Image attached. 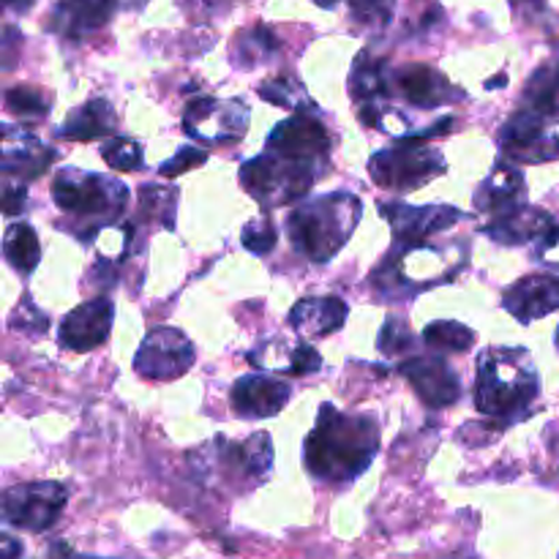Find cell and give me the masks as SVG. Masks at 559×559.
Masks as SVG:
<instances>
[{
	"instance_id": "obj_1",
	"label": "cell",
	"mask_w": 559,
	"mask_h": 559,
	"mask_svg": "<svg viewBox=\"0 0 559 559\" xmlns=\"http://www.w3.org/2000/svg\"><path fill=\"white\" fill-rule=\"evenodd\" d=\"M380 453V424L371 415L338 413L322 404L317 424L304 442V467L328 484H353Z\"/></svg>"
},
{
	"instance_id": "obj_2",
	"label": "cell",
	"mask_w": 559,
	"mask_h": 559,
	"mask_svg": "<svg viewBox=\"0 0 559 559\" xmlns=\"http://www.w3.org/2000/svg\"><path fill=\"white\" fill-rule=\"evenodd\" d=\"M540 396V377L522 347H491L480 355L475 407L500 429L519 424Z\"/></svg>"
},
{
	"instance_id": "obj_3",
	"label": "cell",
	"mask_w": 559,
	"mask_h": 559,
	"mask_svg": "<svg viewBox=\"0 0 559 559\" xmlns=\"http://www.w3.org/2000/svg\"><path fill=\"white\" fill-rule=\"evenodd\" d=\"M364 216V202L349 191L309 197L287 218L293 249L314 265H325L347 246Z\"/></svg>"
},
{
	"instance_id": "obj_4",
	"label": "cell",
	"mask_w": 559,
	"mask_h": 559,
	"mask_svg": "<svg viewBox=\"0 0 559 559\" xmlns=\"http://www.w3.org/2000/svg\"><path fill=\"white\" fill-rule=\"evenodd\" d=\"M464 262L429 243H399L371 273V287L385 300H407L437 284H448Z\"/></svg>"
},
{
	"instance_id": "obj_5",
	"label": "cell",
	"mask_w": 559,
	"mask_h": 559,
	"mask_svg": "<svg viewBox=\"0 0 559 559\" xmlns=\"http://www.w3.org/2000/svg\"><path fill=\"white\" fill-rule=\"evenodd\" d=\"M322 175H325V167L273 151H262L260 156L240 164V186L257 205H262V211H276V207L304 200Z\"/></svg>"
},
{
	"instance_id": "obj_6",
	"label": "cell",
	"mask_w": 559,
	"mask_h": 559,
	"mask_svg": "<svg viewBox=\"0 0 559 559\" xmlns=\"http://www.w3.org/2000/svg\"><path fill=\"white\" fill-rule=\"evenodd\" d=\"M52 200L69 216L91 222V240L98 229L120 216L129 202V189L118 178L82 169H60L52 180Z\"/></svg>"
},
{
	"instance_id": "obj_7",
	"label": "cell",
	"mask_w": 559,
	"mask_h": 559,
	"mask_svg": "<svg viewBox=\"0 0 559 559\" xmlns=\"http://www.w3.org/2000/svg\"><path fill=\"white\" fill-rule=\"evenodd\" d=\"M191 462L197 464V475L205 478H222L233 489H254L257 484L271 475L273 467V442L271 437L251 435L246 440L233 442L216 437L213 442L202 445L200 451L191 453Z\"/></svg>"
},
{
	"instance_id": "obj_8",
	"label": "cell",
	"mask_w": 559,
	"mask_h": 559,
	"mask_svg": "<svg viewBox=\"0 0 559 559\" xmlns=\"http://www.w3.org/2000/svg\"><path fill=\"white\" fill-rule=\"evenodd\" d=\"M445 156L420 140H402L399 145L377 151L369 158L371 180L380 189L396 191V194L431 183L435 178L445 175Z\"/></svg>"
},
{
	"instance_id": "obj_9",
	"label": "cell",
	"mask_w": 559,
	"mask_h": 559,
	"mask_svg": "<svg viewBox=\"0 0 559 559\" xmlns=\"http://www.w3.org/2000/svg\"><path fill=\"white\" fill-rule=\"evenodd\" d=\"M66 502H69V491L58 480H27V484L5 489L3 519L5 524L25 533H44L58 524Z\"/></svg>"
},
{
	"instance_id": "obj_10",
	"label": "cell",
	"mask_w": 559,
	"mask_h": 559,
	"mask_svg": "<svg viewBox=\"0 0 559 559\" xmlns=\"http://www.w3.org/2000/svg\"><path fill=\"white\" fill-rule=\"evenodd\" d=\"M249 129V107L240 98L197 96L191 98L183 112V131L205 145H233L243 140Z\"/></svg>"
},
{
	"instance_id": "obj_11",
	"label": "cell",
	"mask_w": 559,
	"mask_h": 559,
	"mask_svg": "<svg viewBox=\"0 0 559 559\" xmlns=\"http://www.w3.org/2000/svg\"><path fill=\"white\" fill-rule=\"evenodd\" d=\"M500 147L519 164H546L559 158V118L519 109L500 131Z\"/></svg>"
},
{
	"instance_id": "obj_12",
	"label": "cell",
	"mask_w": 559,
	"mask_h": 559,
	"mask_svg": "<svg viewBox=\"0 0 559 559\" xmlns=\"http://www.w3.org/2000/svg\"><path fill=\"white\" fill-rule=\"evenodd\" d=\"M197 349L178 328H153L134 355L136 374L145 380L167 382L183 377L194 366Z\"/></svg>"
},
{
	"instance_id": "obj_13",
	"label": "cell",
	"mask_w": 559,
	"mask_h": 559,
	"mask_svg": "<svg viewBox=\"0 0 559 559\" xmlns=\"http://www.w3.org/2000/svg\"><path fill=\"white\" fill-rule=\"evenodd\" d=\"M265 151L298 158V162L331 167V134L314 112H295L267 134Z\"/></svg>"
},
{
	"instance_id": "obj_14",
	"label": "cell",
	"mask_w": 559,
	"mask_h": 559,
	"mask_svg": "<svg viewBox=\"0 0 559 559\" xmlns=\"http://www.w3.org/2000/svg\"><path fill=\"white\" fill-rule=\"evenodd\" d=\"M399 374L413 385L420 402L431 409H445L462 399V380L440 355H418L399 364Z\"/></svg>"
},
{
	"instance_id": "obj_15",
	"label": "cell",
	"mask_w": 559,
	"mask_h": 559,
	"mask_svg": "<svg viewBox=\"0 0 559 559\" xmlns=\"http://www.w3.org/2000/svg\"><path fill=\"white\" fill-rule=\"evenodd\" d=\"M380 213L391 224L396 243H426L464 218V213L453 205H407V202L380 205Z\"/></svg>"
},
{
	"instance_id": "obj_16",
	"label": "cell",
	"mask_w": 559,
	"mask_h": 559,
	"mask_svg": "<svg viewBox=\"0 0 559 559\" xmlns=\"http://www.w3.org/2000/svg\"><path fill=\"white\" fill-rule=\"evenodd\" d=\"M115 304L109 298H93L71 309L60 322L58 342L71 353H87L102 347L112 333Z\"/></svg>"
},
{
	"instance_id": "obj_17",
	"label": "cell",
	"mask_w": 559,
	"mask_h": 559,
	"mask_svg": "<svg viewBox=\"0 0 559 559\" xmlns=\"http://www.w3.org/2000/svg\"><path fill=\"white\" fill-rule=\"evenodd\" d=\"M293 388L287 382L276 380L267 374H246L229 391V404H233L235 415L246 420L257 418H273L287 407Z\"/></svg>"
},
{
	"instance_id": "obj_18",
	"label": "cell",
	"mask_w": 559,
	"mask_h": 559,
	"mask_svg": "<svg viewBox=\"0 0 559 559\" xmlns=\"http://www.w3.org/2000/svg\"><path fill=\"white\" fill-rule=\"evenodd\" d=\"M58 153L49 145H44L36 134L16 126H3V173L5 178L36 180L38 175L47 173L55 164Z\"/></svg>"
},
{
	"instance_id": "obj_19",
	"label": "cell",
	"mask_w": 559,
	"mask_h": 559,
	"mask_svg": "<svg viewBox=\"0 0 559 559\" xmlns=\"http://www.w3.org/2000/svg\"><path fill=\"white\" fill-rule=\"evenodd\" d=\"M502 306L511 317H516L522 325L549 317L559 311V278L557 276H524L506 289Z\"/></svg>"
},
{
	"instance_id": "obj_20",
	"label": "cell",
	"mask_w": 559,
	"mask_h": 559,
	"mask_svg": "<svg viewBox=\"0 0 559 559\" xmlns=\"http://www.w3.org/2000/svg\"><path fill=\"white\" fill-rule=\"evenodd\" d=\"M391 87L404 98L407 104L420 109H435L440 104L451 102V98L462 96L451 87V82L440 74L437 69L426 63H409L402 66L391 74Z\"/></svg>"
},
{
	"instance_id": "obj_21",
	"label": "cell",
	"mask_w": 559,
	"mask_h": 559,
	"mask_svg": "<svg viewBox=\"0 0 559 559\" xmlns=\"http://www.w3.org/2000/svg\"><path fill=\"white\" fill-rule=\"evenodd\" d=\"M118 5L120 0H58L49 16V31L76 41L107 25Z\"/></svg>"
},
{
	"instance_id": "obj_22",
	"label": "cell",
	"mask_w": 559,
	"mask_h": 559,
	"mask_svg": "<svg viewBox=\"0 0 559 559\" xmlns=\"http://www.w3.org/2000/svg\"><path fill=\"white\" fill-rule=\"evenodd\" d=\"M473 205L480 213H491V216L527 205V180L511 164H495L489 178L475 191Z\"/></svg>"
},
{
	"instance_id": "obj_23",
	"label": "cell",
	"mask_w": 559,
	"mask_h": 559,
	"mask_svg": "<svg viewBox=\"0 0 559 559\" xmlns=\"http://www.w3.org/2000/svg\"><path fill=\"white\" fill-rule=\"evenodd\" d=\"M555 224L551 213L533 205H522L495 216V222L486 224L484 233L502 246H522L527 240H540Z\"/></svg>"
},
{
	"instance_id": "obj_24",
	"label": "cell",
	"mask_w": 559,
	"mask_h": 559,
	"mask_svg": "<svg viewBox=\"0 0 559 559\" xmlns=\"http://www.w3.org/2000/svg\"><path fill=\"white\" fill-rule=\"evenodd\" d=\"M349 306L336 295L325 298H304L289 311V325L309 338H322L328 333H336L347 322Z\"/></svg>"
},
{
	"instance_id": "obj_25",
	"label": "cell",
	"mask_w": 559,
	"mask_h": 559,
	"mask_svg": "<svg viewBox=\"0 0 559 559\" xmlns=\"http://www.w3.org/2000/svg\"><path fill=\"white\" fill-rule=\"evenodd\" d=\"M115 123H118V118H115L112 104H109L107 98H91V102L80 104V107L63 120L58 134L71 142H93L112 134Z\"/></svg>"
},
{
	"instance_id": "obj_26",
	"label": "cell",
	"mask_w": 559,
	"mask_h": 559,
	"mask_svg": "<svg viewBox=\"0 0 559 559\" xmlns=\"http://www.w3.org/2000/svg\"><path fill=\"white\" fill-rule=\"evenodd\" d=\"M349 96L358 104H377L391 96V74H388L385 60L364 49L355 58L353 74H349Z\"/></svg>"
},
{
	"instance_id": "obj_27",
	"label": "cell",
	"mask_w": 559,
	"mask_h": 559,
	"mask_svg": "<svg viewBox=\"0 0 559 559\" xmlns=\"http://www.w3.org/2000/svg\"><path fill=\"white\" fill-rule=\"evenodd\" d=\"M3 254L16 273L31 276L41 262V243L36 238V229L25 222L9 224L3 238Z\"/></svg>"
},
{
	"instance_id": "obj_28",
	"label": "cell",
	"mask_w": 559,
	"mask_h": 559,
	"mask_svg": "<svg viewBox=\"0 0 559 559\" xmlns=\"http://www.w3.org/2000/svg\"><path fill=\"white\" fill-rule=\"evenodd\" d=\"M522 102L524 109L549 115V118H559V63L540 66V69L530 76Z\"/></svg>"
},
{
	"instance_id": "obj_29",
	"label": "cell",
	"mask_w": 559,
	"mask_h": 559,
	"mask_svg": "<svg viewBox=\"0 0 559 559\" xmlns=\"http://www.w3.org/2000/svg\"><path fill=\"white\" fill-rule=\"evenodd\" d=\"M424 342L429 344L435 353H467L475 344V331L464 322L456 320H437L424 328Z\"/></svg>"
},
{
	"instance_id": "obj_30",
	"label": "cell",
	"mask_w": 559,
	"mask_h": 559,
	"mask_svg": "<svg viewBox=\"0 0 559 559\" xmlns=\"http://www.w3.org/2000/svg\"><path fill=\"white\" fill-rule=\"evenodd\" d=\"M278 52V38L273 36L267 27H254V31L243 33L235 38V66L240 69H254V66L265 63Z\"/></svg>"
},
{
	"instance_id": "obj_31",
	"label": "cell",
	"mask_w": 559,
	"mask_h": 559,
	"mask_svg": "<svg viewBox=\"0 0 559 559\" xmlns=\"http://www.w3.org/2000/svg\"><path fill=\"white\" fill-rule=\"evenodd\" d=\"M175 205H178V189L169 186H142L140 189V216L147 222H162V227H175Z\"/></svg>"
},
{
	"instance_id": "obj_32",
	"label": "cell",
	"mask_w": 559,
	"mask_h": 559,
	"mask_svg": "<svg viewBox=\"0 0 559 559\" xmlns=\"http://www.w3.org/2000/svg\"><path fill=\"white\" fill-rule=\"evenodd\" d=\"M260 98H265L267 104H276V107H284V109H300V112H306L309 109L311 112V98L309 93L304 91V85H300L295 76H276V80H267L265 85H260Z\"/></svg>"
},
{
	"instance_id": "obj_33",
	"label": "cell",
	"mask_w": 559,
	"mask_h": 559,
	"mask_svg": "<svg viewBox=\"0 0 559 559\" xmlns=\"http://www.w3.org/2000/svg\"><path fill=\"white\" fill-rule=\"evenodd\" d=\"M5 109H9L11 115H16L20 120L36 123V120L49 115V102L44 98L41 91H36V87L20 85L11 87V91L5 93Z\"/></svg>"
},
{
	"instance_id": "obj_34",
	"label": "cell",
	"mask_w": 559,
	"mask_h": 559,
	"mask_svg": "<svg viewBox=\"0 0 559 559\" xmlns=\"http://www.w3.org/2000/svg\"><path fill=\"white\" fill-rule=\"evenodd\" d=\"M102 158L118 173H131V169L142 167V145L129 136H115V140L104 142Z\"/></svg>"
},
{
	"instance_id": "obj_35",
	"label": "cell",
	"mask_w": 559,
	"mask_h": 559,
	"mask_svg": "<svg viewBox=\"0 0 559 559\" xmlns=\"http://www.w3.org/2000/svg\"><path fill=\"white\" fill-rule=\"evenodd\" d=\"M240 243L257 257H267L278 243V233L273 227L271 216H260L254 222H249L243 227V235H240Z\"/></svg>"
},
{
	"instance_id": "obj_36",
	"label": "cell",
	"mask_w": 559,
	"mask_h": 559,
	"mask_svg": "<svg viewBox=\"0 0 559 559\" xmlns=\"http://www.w3.org/2000/svg\"><path fill=\"white\" fill-rule=\"evenodd\" d=\"M349 11L358 25L366 27H385L391 25L393 11H396V0H349Z\"/></svg>"
},
{
	"instance_id": "obj_37",
	"label": "cell",
	"mask_w": 559,
	"mask_h": 559,
	"mask_svg": "<svg viewBox=\"0 0 559 559\" xmlns=\"http://www.w3.org/2000/svg\"><path fill=\"white\" fill-rule=\"evenodd\" d=\"M413 342H415L413 331H409V328L404 325V320H399V317H388L380 336H377V347H380L382 355L407 353V349L413 347Z\"/></svg>"
},
{
	"instance_id": "obj_38",
	"label": "cell",
	"mask_w": 559,
	"mask_h": 559,
	"mask_svg": "<svg viewBox=\"0 0 559 559\" xmlns=\"http://www.w3.org/2000/svg\"><path fill=\"white\" fill-rule=\"evenodd\" d=\"M9 325L14 328V331L31 333V336H41V333H47L49 328V317L44 314V311H38L36 306H33V300L25 295L22 304L14 309V314L9 317Z\"/></svg>"
},
{
	"instance_id": "obj_39",
	"label": "cell",
	"mask_w": 559,
	"mask_h": 559,
	"mask_svg": "<svg viewBox=\"0 0 559 559\" xmlns=\"http://www.w3.org/2000/svg\"><path fill=\"white\" fill-rule=\"evenodd\" d=\"M205 162H207V151L186 145V147H180V151L175 153L169 162H164L162 167H158V173H162L164 178H175V175H183V173H189V169L202 167Z\"/></svg>"
},
{
	"instance_id": "obj_40",
	"label": "cell",
	"mask_w": 559,
	"mask_h": 559,
	"mask_svg": "<svg viewBox=\"0 0 559 559\" xmlns=\"http://www.w3.org/2000/svg\"><path fill=\"white\" fill-rule=\"evenodd\" d=\"M320 366H322V355L317 353L311 344H306V342L295 344L293 353H289V366H287L289 374H295V377L314 374V371H320Z\"/></svg>"
},
{
	"instance_id": "obj_41",
	"label": "cell",
	"mask_w": 559,
	"mask_h": 559,
	"mask_svg": "<svg viewBox=\"0 0 559 559\" xmlns=\"http://www.w3.org/2000/svg\"><path fill=\"white\" fill-rule=\"evenodd\" d=\"M27 205V191L25 186H14V183H5L3 186V211L5 216H20Z\"/></svg>"
},
{
	"instance_id": "obj_42",
	"label": "cell",
	"mask_w": 559,
	"mask_h": 559,
	"mask_svg": "<svg viewBox=\"0 0 559 559\" xmlns=\"http://www.w3.org/2000/svg\"><path fill=\"white\" fill-rule=\"evenodd\" d=\"M49 559H104V557H87V555H80V551L71 549L66 540H58V544H52V549H49Z\"/></svg>"
},
{
	"instance_id": "obj_43",
	"label": "cell",
	"mask_w": 559,
	"mask_h": 559,
	"mask_svg": "<svg viewBox=\"0 0 559 559\" xmlns=\"http://www.w3.org/2000/svg\"><path fill=\"white\" fill-rule=\"evenodd\" d=\"M22 555V546L11 535H3V559H16Z\"/></svg>"
},
{
	"instance_id": "obj_44",
	"label": "cell",
	"mask_w": 559,
	"mask_h": 559,
	"mask_svg": "<svg viewBox=\"0 0 559 559\" xmlns=\"http://www.w3.org/2000/svg\"><path fill=\"white\" fill-rule=\"evenodd\" d=\"M31 3H33V0H5V9L27 11V9H31Z\"/></svg>"
},
{
	"instance_id": "obj_45",
	"label": "cell",
	"mask_w": 559,
	"mask_h": 559,
	"mask_svg": "<svg viewBox=\"0 0 559 559\" xmlns=\"http://www.w3.org/2000/svg\"><path fill=\"white\" fill-rule=\"evenodd\" d=\"M506 82H508V76H506V74H500V76H495V80L489 82V87H500V85L506 87Z\"/></svg>"
},
{
	"instance_id": "obj_46",
	"label": "cell",
	"mask_w": 559,
	"mask_h": 559,
	"mask_svg": "<svg viewBox=\"0 0 559 559\" xmlns=\"http://www.w3.org/2000/svg\"><path fill=\"white\" fill-rule=\"evenodd\" d=\"M317 5H320V9H333V5L338 3V0H314Z\"/></svg>"
},
{
	"instance_id": "obj_47",
	"label": "cell",
	"mask_w": 559,
	"mask_h": 559,
	"mask_svg": "<svg viewBox=\"0 0 559 559\" xmlns=\"http://www.w3.org/2000/svg\"><path fill=\"white\" fill-rule=\"evenodd\" d=\"M557 347H559V328H557Z\"/></svg>"
}]
</instances>
